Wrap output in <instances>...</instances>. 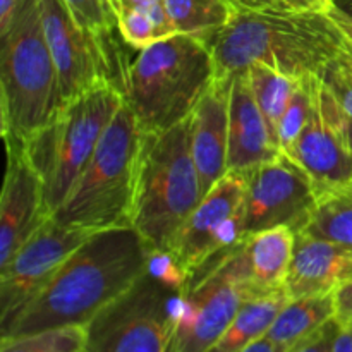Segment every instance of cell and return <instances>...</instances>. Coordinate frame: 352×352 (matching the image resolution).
<instances>
[{
    "label": "cell",
    "instance_id": "ac0fdd59",
    "mask_svg": "<svg viewBox=\"0 0 352 352\" xmlns=\"http://www.w3.org/2000/svg\"><path fill=\"white\" fill-rule=\"evenodd\" d=\"M347 280H352V250L296 232L294 251L284 284L289 299L330 294Z\"/></svg>",
    "mask_w": 352,
    "mask_h": 352
},
{
    "label": "cell",
    "instance_id": "7402d4cb",
    "mask_svg": "<svg viewBox=\"0 0 352 352\" xmlns=\"http://www.w3.org/2000/svg\"><path fill=\"white\" fill-rule=\"evenodd\" d=\"M175 31L210 41L232 17L234 0H164Z\"/></svg>",
    "mask_w": 352,
    "mask_h": 352
},
{
    "label": "cell",
    "instance_id": "9c48e42d",
    "mask_svg": "<svg viewBox=\"0 0 352 352\" xmlns=\"http://www.w3.org/2000/svg\"><path fill=\"white\" fill-rule=\"evenodd\" d=\"M181 296L144 272L86 325L85 352H168Z\"/></svg>",
    "mask_w": 352,
    "mask_h": 352
},
{
    "label": "cell",
    "instance_id": "7a4b0ae2",
    "mask_svg": "<svg viewBox=\"0 0 352 352\" xmlns=\"http://www.w3.org/2000/svg\"><path fill=\"white\" fill-rule=\"evenodd\" d=\"M236 6V3H234ZM217 78L261 64L296 79L322 76L344 50V34L329 12H280L236 6L212 40Z\"/></svg>",
    "mask_w": 352,
    "mask_h": 352
},
{
    "label": "cell",
    "instance_id": "836d02e7",
    "mask_svg": "<svg viewBox=\"0 0 352 352\" xmlns=\"http://www.w3.org/2000/svg\"><path fill=\"white\" fill-rule=\"evenodd\" d=\"M330 352H352V329L340 325L333 339L332 351Z\"/></svg>",
    "mask_w": 352,
    "mask_h": 352
},
{
    "label": "cell",
    "instance_id": "44dd1931",
    "mask_svg": "<svg viewBox=\"0 0 352 352\" xmlns=\"http://www.w3.org/2000/svg\"><path fill=\"white\" fill-rule=\"evenodd\" d=\"M336 318V299L330 294L289 299L268 329L267 337L292 347Z\"/></svg>",
    "mask_w": 352,
    "mask_h": 352
},
{
    "label": "cell",
    "instance_id": "2e32d148",
    "mask_svg": "<svg viewBox=\"0 0 352 352\" xmlns=\"http://www.w3.org/2000/svg\"><path fill=\"white\" fill-rule=\"evenodd\" d=\"M234 78H215L189 117V140L201 196L229 172V103Z\"/></svg>",
    "mask_w": 352,
    "mask_h": 352
},
{
    "label": "cell",
    "instance_id": "f546056e",
    "mask_svg": "<svg viewBox=\"0 0 352 352\" xmlns=\"http://www.w3.org/2000/svg\"><path fill=\"white\" fill-rule=\"evenodd\" d=\"M236 6L251 9H270L280 12H329L333 0H234Z\"/></svg>",
    "mask_w": 352,
    "mask_h": 352
},
{
    "label": "cell",
    "instance_id": "7c38bea8",
    "mask_svg": "<svg viewBox=\"0 0 352 352\" xmlns=\"http://www.w3.org/2000/svg\"><path fill=\"white\" fill-rule=\"evenodd\" d=\"M244 175L229 170L198 203L179 229L170 251L189 274L217 253L244 241Z\"/></svg>",
    "mask_w": 352,
    "mask_h": 352
},
{
    "label": "cell",
    "instance_id": "484cf974",
    "mask_svg": "<svg viewBox=\"0 0 352 352\" xmlns=\"http://www.w3.org/2000/svg\"><path fill=\"white\" fill-rule=\"evenodd\" d=\"M316 78H306L299 81L298 89H296L294 96H292L291 103L285 109L284 116H282L280 122L277 126V143L282 153L289 155L294 148L296 141L301 136L302 129L308 124L309 116H311L313 109V96H315V85Z\"/></svg>",
    "mask_w": 352,
    "mask_h": 352
},
{
    "label": "cell",
    "instance_id": "f1b7e54d",
    "mask_svg": "<svg viewBox=\"0 0 352 352\" xmlns=\"http://www.w3.org/2000/svg\"><path fill=\"white\" fill-rule=\"evenodd\" d=\"M320 79L327 86V89L332 93L344 113L352 119V72L340 60V55L327 65Z\"/></svg>",
    "mask_w": 352,
    "mask_h": 352
},
{
    "label": "cell",
    "instance_id": "5bb4252c",
    "mask_svg": "<svg viewBox=\"0 0 352 352\" xmlns=\"http://www.w3.org/2000/svg\"><path fill=\"white\" fill-rule=\"evenodd\" d=\"M287 157L301 165L318 192L351 186L352 153L342 129V109L320 78L311 116Z\"/></svg>",
    "mask_w": 352,
    "mask_h": 352
},
{
    "label": "cell",
    "instance_id": "4316f807",
    "mask_svg": "<svg viewBox=\"0 0 352 352\" xmlns=\"http://www.w3.org/2000/svg\"><path fill=\"white\" fill-rule=\"evenodd\" d=\"M120 34L131 47L143 50L160 40L153 17L143 9H122L117 17Z\"/></svg>",
    "mask_w": 352,
    "mask_h": 352
},
{
    "label": "cell",
    "instance_id": "d4e9b609",
    "mask_svg": "<svg viewBox=\"0 0 352 352\" xmlns=\"http://www.w3.org/2000/svg\"><path fill=\"white\" fill-rule=\"evenodd\" d=\"M86 327H64L26 336L2 337L0 352H85Z\"/></svg>",
    "mask_w": 352,
    "mask_h": 352
},
{
    "label": "cell",
    "instance_id": "ba28073f",
    "mask_svg": "<svg viewBox=\"0 0 352 352\" xmlns=\"http://www.w3.org/2000/svg\"><path fill=\"white\" fill-rule=\"evenodd\" d=\"M254 294L244 241L210 258L191 274L179 299L168 352H206Z\"/></svg>",
    "mask_w": 352,
    "mask_h": 352
},
{
    "label": "cell",
    "instance_id": "d6986e66",
    "mask_svg": "<svg viewBox=\"0 0 352 352\" xmlns=\"http://www.w3.org/2000/svg\"><path fill=\"white\" fill-rule=\"evenodd\" d=\"M296 232L291 227H274L244 239L251 282L258 292L285 289Z\"/></svg>",
    "mask_w": 352,
    "mask_h": 352
},
{
    "label": "cell",
    "instance_id": "8992f818",
    "mask_svg": "<svg viewBox=\"0 0 352 352\" xmlns=\"http://www.w3.org/2000/svg\"><path fill=\"white\" fill-rule=\"evenodd\" d=\"M143 136L124 102L72 191L52 217L62 226L89 232L131 226Z\"/></svg>",
    "mask_w": 352,
    "mask_h": 352
},
{
    "label": "cell",
    "instance_id": "f35d334b",
    "mask_svg": "<svg viewBox=\"0 0 352 352\" xmlns=\"http://www.w3.org/2000/svg\"><path fill=\"white\" fill-rule=\"evenodd\" d=\"M342 129H344V134H346V140H347V146H349L351 153H352V119L349 116H346L342 110ZM346 189H352V182L349 188Z\"/></svg>",
    "mask_w": 352,
    "mask_h": 352
},
{
    "label": "cell",
    "instance_id": "4fadbf2b",
    "mask_svg": "<svg viewBox=\"0 0 352 352\" xmlns=\"http://www.w3.org/2000/svg\"><path fill=\"white\" fill-rule=\"evenodd\" d=\"M38 2L45 38L57 67L62 105L98 82L112 81L103 38L86 30L64 0Z\"/></svg>",
    "mask_w": 352,
    "mask_h": 352
},
{
    "label": "cell",
    "instance_id": "1f68e13d",
    "mask_svg": "<svg viewBox=\"0 0 352 352\" xmlns=\"http://www.w3.org/2000/svg\"><path fill=\"white\" fill-rule=\"evenodd\" d=\"M336 299V318L340 323L352 320V280L344 282L333 291Z\"/></svg>",
    "mask_w": 352,
    "mask_h": 352
},
{
    "label": "cell",
    "instance_id": "9a60e30c",
    "mask_svg": "<svg viewBox=\"0 0 352 352\" xmlns=\"http://www.w3.org/2000/svg\"><path fill=\"white\" fill-rule=\"evenodd\" d=\"M47 219L40 175L23 146H7V170L0 196V267L9 263Z\"/></svg>",
    "mask_w": 352,
    "mask_h": 352
},
{
    "label": "cell",
    "instance_id": "30bf717a",
    "mask_svg": "<svg viewBox=\"0 0 352 352\" xmlns=\"http://www.w3.org/2000/svg\"><path fill=\"white\" fill-rule=\"evenodd\" d=\"M244 175L243 201L244 239L274 227H291L299 232L308 222L318 199V191L291 157L280 153Z\"/></svg>",
    "mask_w": 352,
    "mask_h": 352
},
{
    "label": "cell",
    "instance_id": "ab89813d",
    "mask_svg": "<svg viewBox=\"0 0 352 352\" xmlns=\"http://www.w3.org/2000/svg\"><path fill=\"white\" fill-rule=\"evenodd\" d=\"M340 60H342L344 64H346V67L352 72V52L346 47V43H344V50L342 54H340Z\"/></svg>",
    "mask_w": 352,
    "mask_h": 352
},
{
    "label": "cell",
    "instance_id": "5b68a950",
    "mask_svg": "<svg viewBox=\"0 0 352 352\" xmlns=\"http://www.w3.org/2000/svg\"><path fill=\"white\" fill-rule=\"evenodd\" d=\"M201 199L189 119L170 129L144 134L131 226L150 251L170 250L179 229Z\"/></svg>",
    "mask_w": 352,
    "mask_h": 352
},
{
    "label": "cell",
    "instance_id": "d6a6232c",
    "mask_svg": "<svg viewBox=\"0 0 352 352\" xmlns=\"http://www.w3.org/2000/svg\"><path fill=\"white\" fill-rule=\"evenodd\" d=\"M289 347L282 346V344L275 342L272 340L270 337L263 336L260 339H256L254 342H251L246 349H243L241 352H287Z\"/></svg>",
    "mask_w": 352,
    "mask_h": 352
},
{
    "label": "cell",
    "instance_id": "cb8c5ba5",
    "mask_svg": "<svg viewBox=\"0 0 352 352\" xmlns=\"http://www.w3.org/2000/svg\"><path fill=\"white\" fill-rule=\"evenodd\" d=\"M246 76L250 79L254 100L263 112L268 127H270L272 134L277 141V126L284 116L285 109L291 103L301 79L285 76L275 69L268 67V65L261 64L251 65L246 71Z\"/></svg>",
    "mask_w": 352,
    "mask_h": 352
},
{
    "label": "cell",
    "instance_id": "e575fe53",
    "mask_svg": "<svg viewBox=\"0 0 352 352\" xmlns=\"http://www.w3.org/2000/svg\"><path fill=\"white\" fill-rule=\"evenodd\" d=\"M329 14L333 17V21H336L337 26L340 28V31H342L344 43H346V47L352 52V23L349 19H346L344 16H340L339 12H336L333 9H330Z\"/></svg>",
    "mask_w": 352,
    "mask_h": 352
},
{
    "label": "cell",
    "instance_id": "60d3db41",
    "mask_svg": "<svg viewBox=\"0 0 352 352\" xmlns=\"http://www.w3.org/2000/svg\"><path fill=\"white\" fill-rule=\"evenodd\" d=\"M107 3H109V7L112 9L113 16H116V19H117L120 14V9H122V0H107Z\"/></svg>",
    "mask_w": 352,
    "mask_h": 352
},
{
    "label": "cell",
    "instance_id": "6da1fadb",
    "mask_svg": "<svg viewBox=\"0 0 352 352\" xmlns=\"http://www.w3.org/2000/svg\"><path fill=\"white\" fill-rule=\"evenodd\" d=\"M148 258L150 248L133 226L93 232L2 337L86 327L143 277Z\"/></svg>",
    "mask_w": 352,
    "mask_h": 352
},
{
    "label": "cell",
    "instance_id": "83f0119b",
    "mask_svg": "<svg viewBox=\"0 0 352 352\" xmlns=\"http://www.w3.org/2000/svg\"><path fill=\"white\" fill-rule=\"evenodd\" d=\"M76 16V19L88 31L100 38H105L117 24L116 16L109 7L107 0H64Z\"/></svg>",
    "mask_w": 352,
    "mask_h": 352
},
{
    "label": "cell",
    "instance_id": "4dcf8cb0",
    "mask_svg": "<svg viewBox=\"0 0 352 352\" xmlns=\"http://www.w3.org/2000/svg\"><path fill=\"white\" fill-rule=\"evenodd\" d=\"M339 329H340L339 320L337 318L330 320L327 325H323L322 329L316 330L315 333H311L309 337L302 339L301 342L289 347L287 352H330L332 351V344H333V339H336V333Z\"/></svg>",
    "mask_w": 352,
    "mask_h": 352
},
{
    "label": "cell",
    "instance_id": "3957f363",
    "mask_svg": "<svg viewBox=\"0 0 352 352\" xmlns=\"http://www.w3.org/2000/svg\"><path fill=\"white\" fill-rule=\"evenodd\" d=\"M215 78L208 41L177 33L140 50L124 74V102L144 134L160 133L188 120Z\"/></svg>",
    "mask_w": 352,
    "mask_h": 352
},
{
    "label": "cell",
    "instance_id": "603a6c76",
    "mask_svg": "<svg viewBox=\"0 0 352 352\" xmlns=\"http://www.w3.org/2000/svg\"><path fill=\"white\" fill-rule=\"evenodd\" d=\"M299 232L352 250V189L318 192L315 208Z\"/></svg>",
    "mask_w": 352,
    "mask_h": 352
},
{
    "label": "cell",
    "instance_id": "b9f144b4",
    "mask_svg": "<svg viewBox=\"0 0 352 352\" xmlns=\"http://www.w3.org/2000/svg\"><path fill=\"white\" fill-rule=\"evenodd\" d=\"M340 325H344V327H349V329H352V320H349V322H346V323H340Z\"/></svg>",
    "mask_w": 352,
    "mask_h": 352
},
{
    "label": "cell",
    "instance_id": "52a82bcc",
    "mask_svg": "<svg viewBox=\"0 0 352 352\" xmlns=\"http://www.w3.org/2000/svg\"><path fill=\"white\" fill-rule=\"evenodd\" d=\"M122 103V89L112 81L98 82L64 103L24 143V153L43 182L48 217L72 191Z\"/></svg>",
    "mask_w": 352,
    "mask_h": 352
},
{
    "label": "cell",
    "instance_id": "ffe728a7",
    "mask_svg": "<svg viewBox=\"0 0 352 352\" xmlns=\"http://www.w3.org/2000/svg\"><path fill=\"white\" fill-rule=\"evenodd\" d=\"M289 301L285 289L254 294L241 306L226 332L206 352H241L251 342L267 336L278 311Z\"/></svg>",
    "mask_w": 352,
    "mask_h": 352
},
{
    "label": "cell",
    "instance_id": "d590c367",
    "mask_svg": "<svg viewBox=\"0 0 352 352\" xmlns=\"http://www.w3.org/2000/svg\"><path fill=\"white\" fill-rule=\"evenodd\" d=\"M19 0H0V33L7 30Z\"/></svg>",
    "mask_w": 352,
    "mask_h": 352
},
{
    "label": "cell",
    "instance_id": "74e56055",
    "mask_svg": "<svg viewBox=\"0 0 352 352\" xmlns=\"http://www.w3.org/2000/svg\"><path fill=\"white\" fill-rule=\"evenodd\" d=\"M332 9L352 23V0H333Z\"/></svg>",
    "mask_w": 352,
    "mask_h": 352
},
{
    "label": "cell",
    "instance_id": "8fae6325",
    "mask_svg": "<svg viewBox=\"0 0 352 352\" xmlns=\"http://www.w3.org/2000/svg\"><path fill=\"white\" fill-rule=\"evenodd\" d=\"M93 232L62 226L48 217L9 263L0 267V327L7 332L14 320L52 280L62 263Z\"/></svg>",
    "mask_w": 352,
    "mask_h": 352
},
{
    "label": "cell",
    "instance_id": "277c9868",
    "mask_svg": "<svg viewBox=\"0 0 352 352\" xmlns=\"http://www.w3.org/2000/svg\"><path fill=\"white\" fill-rule=\"evenodd\" d=\"M0 40L2 136L6 146H24L62 107L57 67L45 38L40 2L19 0Z\"/></svg>",
    "mask_w": 352,
    "mask_h": 352
},
{
    "label": "cell",
    "instance_id": "e0dca14e",
    "mask_svg": "<svg viewBox=\"0 0 352 352\" xmlns=\"http://www.w3.org/2000/svg\"><path fill=\"white\" fill-rule=\"evenodd\" d=\"M280 153L267 119L254 100L246 72L234 76L229 103V170L248 172Z\"/></svg>",
    "mask_w": 352,
    "mask_h": 352
},
{
    "label": "cell",
    "instance_id": "8d00e7d4",
    "mask_svg": "<svg viewBox=\"0 0 352 352\" xmlns=\"http://www.w3.org/2000/svg\"><path fill=\"white\" fill-rule=\"evenodd\" d=\"M164 3V0H122V9H143L148 10L151 7ZM120 9V12H122Z\"/></svg>",
    "mask_w": 352,
    "mask_h": 352
}]
</instances>
